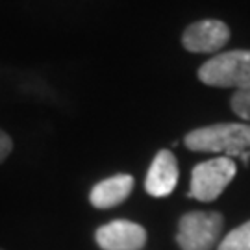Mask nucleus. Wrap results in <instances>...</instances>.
Returning a JSON list of instances; mask_svg holds the SVG:
<instances>
[{
	"label": "nucleus",
	"instance_id": "nucleus-5",
	"mask_svg": "<svg viewBox=\"0 0 250 250\" xmlns=\"http://www.w3.org/2000/svg\"><path fill=\"white\" fill-rule=\"evenodd\" d=\"M228 41H230V28L223 21H215V19L193 22L191 26L186 28L182 36L184 48L197 54L217 52L224 48Z\"/></svg>",
	"mask_w": 250,
	"mask_h": 250
},
{
	"label": "nucleus",
	"instance_id": "nucleus-9",
	"mask_svg": "<svg viewBox=\"0 0 250 250\" xmlns=\"http://www.w3.org/2000/svg\"><path fill=\"white\" fill-rule=\"evenodd\" d=\"M217 250H250V221L226 233Z\"/></svg>",
	"mask_w": 250,
	"mask_h": 250
},
{
	"label": "nucleus",
	"instance_id": "nucleus-10",
	"mask_svg": "<svg viewBox=\"0 0 250 250\" xmlns=\"http://www.w3.org/2000/svg\"><path fill=\"white\" fill-rule=\"evenodd\" d=\"M232 109L243 121H250V87L237 89L232 97Z\"/></svg>",
	"mask_w": 250,
	"mask_h": 250
},
{
	"label": "nucleus",
	"instance_id": "nucleus-3",
	"mask_svg": "<svg viewBox=\"0 0 250 250\" xmlns=\"http://www.w3.org/2000/svg\"><path fill=\"white\" fill-rule=\"evenodd\" d=\"M223 224V215L217 211H189L178 223V247L182 250H211L219 241Z\"/></svg>",
	"mask_w": 250,
	"mask_h": 250
},
{
	"label": "nucleus",
	"instance_id": "nucleus-12",
	"mask_svg": "<svg viewBox=\"0 0 250 250\" xmlns=\"http://www.w3.org/2000/svg\"><path fill=\"white\" fill-rule=\"evenodd\" d=\"M239 158H241V160L245 161V163H247V161L250 160V152H249V150H247V152H243V154H241V156H239Z\"/></svg>",
	"mask_w": 250,
	"mask_h": 250
},
{
	"label": "nucleus",
	"instance_id": "nucleus-6",
	"mask_svg": "<svg viewBox=\"0 0 250 250\" xmlns=\"http://www.w3.org/2000/svg\"><path fill=\"white\" fill-rule=\"evenodd\" d=\"M95 241L102 250H139L146 243V230L141 224L117 219L100 226Z\"/></svg>",
	"mask_w": 250,
	"mask_h": 250
},
{
	"label": "nucleus",
	"instance_id": "nucleus-7",
	"mask_svg": "<svg viewBox=\"0 0 250 250\" xmlns=\"http://www.w3.org/2000/svg\"><path fill=\"white\" fill-rule=\"evenodd\" d=\"M178 184V161L170 150H160L152 160L145 189L152 197H169Z\"/></svg>",
	"mask_w": 250,
	"mask_h": 250
},
{
	"label": "nucleus",
	"instance_id": "nucleus-2",
	"mask_svg": "<svg viewBox=\"0 0 250 250\" xmlns=\"http://www.w3.org/2000/svg\"><path fill=\"white\" fill-rule=\"evenodd\" d=\"M198 78L209 87H250V50L217 54L198 69Z\"/></svg>",
	"mask_w": 250,
	"mask_h": 250
},
{
	"label": "nucleus",
	"instance_id": "nucleus-13",
	"mask_svg": "<svg viewBox=\"0 0 250 250\" xmlns=\"http://www.w3.org/2000/svg\"><path fill=\"white\" fill-rule=\"evenodd\" d=\"M0 250H2V249H0Z\"/></svg>",
	"mask_w": 250,
	"mask_h": 250
},
{
	"label": "nucleus",
	"instance_id": "nucleus-8",
	"mask_svg": "<svg viewBox=\"0 0 250 250\" xmlns=\"http://www.w3.org/2000/svg\"><path fill=\"white\" fill-rule=\"evenodd\" d=\"M132 189H134V178L130 174H117V176L102 180L91 189L89 200L99 209L115 208L130 197Z\"/></svg>",
	"mask_w": 250,
	"mask_h": 250
},
{
	"label": "nucleus",
	"instance_id": "nucleus-4",
	"mask_svg": "<svg viewBox=\"0 0 250 250\" xmlns=\"http://www.w3.org/2000/svg\"><path fill=\"white\" fill-rule=\"evenodd\" d=\"M235 172V161L226 156L198 163L191 172L189 197L197 198L200 202H211L221 197V193L233 180Z\"/></svg>",
	"mask_w": 250,
	"mask_h": 250
},
{
	"label": "nucleus",
	"instance_id": "nucleus-11",
	"mask_svg": "<svg viewBox=\"0 0 250 250\" xmlns=\"http://www.w3.org/2000/svg\"><path fill=\"white\" fill-rule=\"evenodd\" d=\"M11 148H13L11 137H9L4 130H0V163H2V161H6V158L11 154Z\"/></svg>",
	"mask_w": 250,
	"mask_h": 250
},
{
	"label": "nucleus",
	"instance_id": "nucleus-1",
	"mask_svg": "<svg viewBox=\"0 0 250 250\" xmlns=\"http://www.w3.org/2000/svg\"><path fill=\"white\" fill-rule=\"evenodd\" d=\"M186 146L193 152H223L226 158H237L250 148V126L219 123L197 128L186 135Z\"/></svg>",
	"mask_w": 250,
	"mask_h": 250
}]
</instances>
